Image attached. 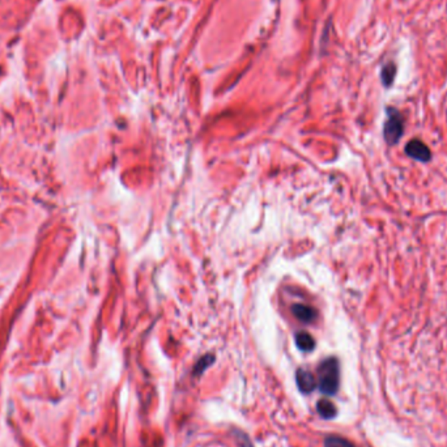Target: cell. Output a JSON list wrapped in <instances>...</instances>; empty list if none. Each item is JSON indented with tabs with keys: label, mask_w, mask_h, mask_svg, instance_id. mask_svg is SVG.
<instances>
[{
	"label": "cell",
	"mask_w": 447,
	"mask_h": 447,
	"mask_svg": "<svg viewBox=\"0 0 447 447\" xmlns=\"http://www.w3.org/2000/svg\"><path fill=\"white\" fill-rule=\"evenodd\" d=\"M214 361H215V357H214V356H211V355H207V356H205V357L200 358V360L198 361V364L195 365L194 374H195V375H200V374H203L205 369H207V368H209V366L212 365V362H214Z\"/></svg>",
	"instance_id": "cell-10"
},
{
	"label": "cell",
	"mask_w": 447,
	"mask_h": 447,
	"mask_svg": "<svg viewBox=\"0 0 447 447\" xmlns=\"http://www.w3.org/2000/svg\"><path fill=\"white\" fill-rule=\"evenodd\" d=\"M403 131H404V125L402 116L395 109H388L387 121L384 123V141H387V144L394 145L402 138Z\"/></svg>",
	"instance_id": "cell-2"
},
{
	"label": "cell",
	"mask_w": 447,
	"mask_h": 447,
	"mask_svg": "<svg viewBox=\"0 0 447 447\" xmlns=\"http://www.w3.org/2000/svg\"><path fill=\"white\" fill-rule=\"evenodd\" d=\"M406 154H408L410 158L422 161V163H428L432 158L429 147L417 139L409 141L408 144L406 145Z\"/></svg>",
	"instance_id": "cell-3"
},
{
	"label": "cell",
	"mask_w": 447,
	"mask_h": 447,
	"mask_svg": "<svg viewBox=\"0 0 447 447\" xmlns=\"http://www.w3.org/2000/svg\"><path fill=\"white\" fill-rule=\"evenodd\" d=\"M292 313L294 317L302 323H311L317 318V311L313 307L307 306L304 304H294L292 306Z\"/></svg>",
	"instance_id": "cell-5"
},
{
	"label": "cell",
	"mask_w": 447,
	"mask_h": 447,
	"mask_svg": "<svg viewBox=\"0 0 447 447\" xmlns=\"http://www.w3.org/2000/svg\"><path fill=\"white\" fill-rule=\"evenodd\" d=\"M382 81L386 87H391L396 76V67L394 63L386 64L382 70Z\"/></svg>",
	"instance_id": "cell-8"
},
{
	"label": "cell",
	"mask_w": 447,
	"mask_h": 447,
	"mask_svg": "<svg viewBox=\"0 0 447 447\" xmlns=\"http://www.w3.org/2000/svg\"><path fill=\"white\" fill-rule=\"evenodd\" d=\"M339 362L335 357L324 360L318 368V387L324 395L333 396L339 388Z\"/></svg>",
	"instance_id": "cell-1"
},
{
	"label": "cell",
	"mask_w": 447,
	"mask_h": 447,
	"mask_svg": "<svg viewBox=\"0 0 447 447\" xmlns=\"http://www.w3.org/2000/svg\"><path fill=\"white\" fill-rule=\"evenodd\" d=\"M295 344L304 352H311L315 346V342L310 333H298L295 335Z\"/></svg>",
	"instance_id": "cell-6"
},
{
	"label": "cell",
	"mask_w": 447,
	"mask_h": 447,
	"mask_svg": "<svg viewBox=\"0 0 447 447\" xmlns=\"http://www.w3.org/2000/svg\"><path fill=\"white\" fill-rule=\"evenodd\" d=\"M295 381H297V386H298L300 391H302L305 394H309L317 388L315 377L310 371H304V369L297 371Z\"/></svg>",
	"instance_id": "cell-4"
},
{
	"label": "cell",
	"mask_w": 447,
	"mask_h": 447,
	"mask_svg": "<svg viewBox=\"0 0 447 447\" xmlns=\"http://www.w3.org/2000/svg\"><path fill=\"white\" fill-rule=\"evenodd\" d=\"M324 447H356L345 438L337 435H330L324 439Z\"/></svg>",
	"instance_id": "cell-9"
},
{
	"label": "cell",
	"mask_w": 447,
	"mask_h": 447,
	"mask_svg": "<svg viewBox=\"0 0 447 447\" xmlns=\"http://www.w3.org/2000/svg\"><path fill=\"white\" fill-rule=\"evenodd\" d=\"M317 410H318L320 417H323V419H333L337 413L336 407L333 406V403L330 400H324V399L318 402Z\"/></svg>",
	"instance_id": "cell-7"
}]
</instances>
